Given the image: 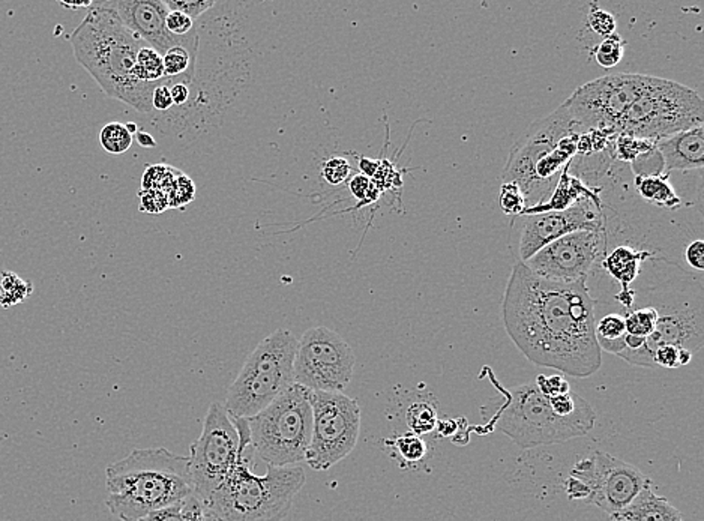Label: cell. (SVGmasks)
<instances>
[{"instance_id":"6da1fadb","label":"cell","mask_w":704,"mask_h":521,"mask_svg":"<svg viewBox=\"0 0 704 521\" xmlns=\"http://www.w3.org/2000/svg\"><path fill=\"white\" fill-rule=\"evenodd\" d=\"M503 323L535 365L589 377L603 365L595 337V301L584 281L562 283L512 266L503 294Z\"/></svg>"},{"instance_id":"7a4b0ae2","label":"cell","mask_w":704,"mask_h":521,"mask_svg":"<svg viewBox=\"0 0 704 521\" xmlns=\"http://www.w3.org/2000/svg\"><path fill=\"white\" fill-rule=\"evenodd\" d=\"M635 301L658 313L653 331L639 351L622 352L619 358L637 367L655 368L653 353L674 346L696 355L704 344V298L700 274H690L667 257L649 259L631 285Z\"/></svg>"},{"instance_id":"3957f363","label":"cell","mask_w":704,"mask_h":521,"mask_svg":"<svg viewBox=\"0 0 704 521\" xmlns=\"http://www.w3.org/2000/svg\"><path fill=\"white\" fill-rule=\"evenodd\" d=\"M70 41L75 59L107 97L153 113V91L161 83L143 84L134 77L137 53L146 43L123 24L109 2H95Z\"/></svg>"},{"instance_id":"277c9868","label":"cell","mask_w":704,"mask_h":521,"mask_svg":"<svg viewBox=\"0 0 704 521\" xmlns=\"http://www.w3.org/2000/svg\"><path fill=\"white\" fill-rule=\"evenodd\" d=\"M105 505L121 521H139L194 495L188 457L166 448L134 449L105 469Z\"/></svg>"},{"instance_id":"5b68a950","label":"cell","mask_w":704,"mask_h":521,"mask_svg":"<svg viewBox=\"0 0 704 521\" xmlns=\"http://www.w3.org/2000/svg\"><path fill=\"white\" fill-rule=\"evenodd\" d=\"M305 479L298 466H267L263 475H254L250 460L244 456L206 505L221 521H283Z\"/></svg>"},{"instance_id":"8992f818","label":"cell","mask_w":704,"mask_h":521,"mask_svg":"<svg viewBox=\"0 0 704 521\" xmlns=\"http://www.w3.org/2000/svg\"><path fill=\"white\" fill-rule=\"evenodd\" d=\"M298 338L278 328L258 343L228 388L224 409L233 418L256 417L294 383Z\"/></svg>"},{"instance_id":"52a82bcc","label":"cell","mask_w":704,"mask_h":521,"mask_svg":"<svg viewBox=\"0 0 704 521\" xmlns=\"http://www.w3.org/2000/svg\"><path fill=\"white\" fill-rule=\"evenodd\" d=\"M505 394L506 404L496 415L495 424L525 449L583 438L595 427L592 406L575 417L560 418L535 381L505 391Z\"/></svg>"},{"instance_id":"ba28073f","label":"cell","mask_w":704,"mask_h":521,"mask_svg":"<svg viewBox=\"0 0 704 521\" xmlns=\"http://www.w3.org/2000/svg\"><path fill=\"white\" fill-rule=\"evenodd\" d=\"M251 447L272 468L305 461L313 434L310 391L294 383L266 409L248 420Z\"/></svg>"},{"instance_id":"9c48e42d","label":"cell","mask_w":704,"mask_h":521,"mask_svg":"<svg viewBox=\"0 0 704 521\" xmlns=\"http://www.w3.org/2000/svg\"><path fill=\"white\" fill-rule=\"evenodd\" d=\"M704 102L685 84L653 77L648 91L626 110L617 136L660 141L692 128L703 127Z\"/></svg>"},{"instance_id":"30bf717a","label":"cell","mask_w":704,"mask_h":521,"mask_svg":"<svg viewBox=\"0 0 704 521\" xmlns=\"http://www.w3.org/2000/svg\"><path fill=\"white\" fill-rule=\"evenodd\" d=\"M310 401L313 434L305 463L313 470L324 472L344 460L356 448L362 415L358 400L344 392L310 391Z\"/></svg>"},{"instance_id":"8fae6325","label":"cell","mask_w":704,"mask_h":521,"mask_svg":"<svg viewBox=\"0 0 704 521\" xmlns=\"http://www.w3.org/2000/svg\"><path fill=\"white\" fill-rule=\"evenodd\" d=\"M189 451L194 495L207 502L246 451L241 447L239 433L223 403L210 404L200 438L191 445Z\"/></svg>"},{"instance_id":"7c38bea8","label":"cell","mask_w":704,"mask_h":521,"mask_svg":"<svg viewBox=\"0 0 704 521\" xmlns=\"http://www.w3.org/2000/svg\"><path fill=\"white\" fill-rule=\"evenodd\" d=\"M354 364L353 349L340 333L314 326L298 340L294 383L317 392H344L353 379Z\"/></svg>"},{"instance_id":"4fadbf2b","label":"cell","mask_w":704,"mask_h":521,"mask_svg":"<svg viewBox=\"0 0 704 521\" xmlns=\"http://www.w3.org/2000/svg\"><path fill=\"white\" fill-rule=\"evenodd\" d=\"M652 82V75L646 74L603 75L580 86L562 105L582 131L605 128L616 132L622 116Z\"/></svg>"},{"instance_id":"5bb4252c","label":"cell","mask_w":704,"mask_h":521,"mask_svg":"<svg viewBox=\"0 0 704 521\" xmlns=\"http://www.w3.org/2000/svg\"><path fill=\"white\" fill-rule=\"evenodd\" d=\"M605 202L601 198H582L574 207L557 212L520 215L512 218L511 228L518 230L516 263H525L550 242L578 230H603Z\"/></svg>"},{"instance_id":"9a60e30c","label":"cell","mask_w":704,"mask_h":521,"mask_svg":"<svg viewBox=\"0 0 704 521\" xmlns=\"http://www.w3.org/2000/svg\"><path fill=\"white\" fill-rule=\"evenodd\" d=\"M569 477L589 488L586 504L603 509L610 518L625 509L649 479L639 468L603 451L583 457L571 469Z\"/></svg>"},{"instance_id":"2e32d148","label":"cell","mask_w":704,"mask_h":521,"mask_svg":"<svg viewBox=\"0 0 704 521\" xmlns=\"http://www.w3.org/2000/svg\"><path fill=\"white\" fill-rule=\"evenodd\" d=\"M605 251L607 236L603 228L578 230L550 242L523 265L548 280L586 283L600 266Z\"/></svg>"},{"instance_id":"e0dca14e","label":"cell","mask_w":704,"mask_h":521,"mask_svg":"<svg viewBox=\"0 0 704 521\" xmlns=\"http://www.w3.org/2000/svg\"><path fill=\"white\" fill-rule=\"evenodd\" d=\"M573 132H583L574 123L564 105H559L547 118L538 119L526 130L525 134L512 146L506 166L503 170V182L518 185L525 196L529 188L535 166L541 158L550 154L564 137ZM502 182V184H503Z\"/></svg>"},{"instance_id":"ac0fdd59","label":"cell","mask_w":704,"mask_h":521,"mask_svg":"<svg viewBox=\"0 0 704 521\" xmlns=\"http://www.w3.org/2000/svg\"><path fill=\"white\" fill-rule=\"evenodd\" d=\"M109 5L130 31L140 36L146 44L157 50L161 56L175 45L191 44L198 40L196 31L184 38L169 34L166 27L169 8L164 0H118L109 2Z\"/></svg>"},{"instance_id":"d6986e66","label":"cell","mask_w":704,"mask_h":521,"mask_svg":"<svg viewBox=\"0 0 704 521\" xmlns=\"http://www.w3.org/2000/svg\"><path fill=\"white\" fill-rule=\"evenodd\" d=\"M656 150L662 157L664 171L703 170L704 130L692 128L656 141Z\"/></svg>"},{"instance_id":"ffe728a7","label":"cell","mask_w":704,"mask_h":521,"mask_svg":"<svg viewBox=\"0 0 704 521\" xmlns=\"http://www.w3.org/2000/svg\"><path fill=\"white\" fill-rule=\"evenodd\" d=\"M612 520L617 521H683V516L669 499L660 496L649 478L637 497Z\"/></svg>"},{"instance_id":"44dd1931","label":"cell","mask_w":704,"mask_h":521,"mask_svg":"<svg viewBox=\"0 0 704 521\" xmlns=\"http://www.w3.org/2000/svg\"><path fill=\"white\" fill-rule=\"evenodd\" d=\"M634 188L648 205L670 210H678L682 207V198H679L670 182L669 173L634 178Z\"/></svg>"},{"instance_id":"7402d4cb","label":"cell","mask_w":704,"mask_h":521,"mask_svg":"<svg viewBox=\"0 0 704 521\" xmlns=\"http://www.w3.org/2000/svg\"><path fill=\"white\" fill-rule=\"evenodd\" d=\"M439 418V401L429 392H416L410 403L407 404L404 420L407 429L416 436H425L436 431Z\"/></svg>"},{"instance_id":"603a6c76","label":"cell","mask_w":704,"mask_h":521,"mask_svg":"<svg viewBox=\"0 0 704 521\" xmlns=\"http://www.w3.org/2000/svg\"><path fill=\"white\" fill-rule=\"evenodd\" d=\"M383 443L402 469H416L429 457V443L410 431L386 439Z\"/></svg>"},{"instance_id":"cb8c5ba5","label":"cell","mask_w":704,"mask_h":521,"mask_svg":"<svg viewBox=\"0 0 704 521\" xmlns=\"http://www.w3.org/2000/svg\"><path fill=\"white\" fill-rule=\"evenodd\" d=\"M595 337L601 352L619 355L625 351L626 326L622 312H607L595 319Z\"/></svg>"},{"instance_id":"d4e9b609","label":"cell","mask_w":704,"mask_h":521,"mask_svg":"<svg viewBox=\"0 0 704 521\" xmlns=\"http://www.w3.org/2000/svg\"><path fill=\"white\" fill-rule=\"evenodd\" d=\"M139 521H221L206 502L193 495L178 504L159 509Z\"/></svg>"},{"instance_id":"484cf974","label":"cell","mask_w":704,"mask_h":521,"mask_svg":"<svg viewBox=\"0 0 704 521\" xmlns=\"http://www.w3.org/2000/svg\"><path fill=\"white\" fill-rule=\"evenodd\" d=\"M134 77L143 84H159L167 82L162 56L146 44L137 53Z\"/></svg>"},{"instance_id":"4316f807","label":"cell","mask_w":704,"mask_h":521,"mask_svg":"<svg viewBox=\"0 0 704 521\" xmlns=\"http://www.w3.org/2000/svg\"><path fill=\"white\" fill-rule=\"evenodd\" d=\"M34 285L14 272L0 269V307L8 308L22 304L31 296Z\"/></svg>"},{"instance_id":"83f0119b","label":"cell","mask_w":704,"mask_h":521,"mask_svg":"<svg viewBox=\"0 0 704 521\" xmlns=\"http://www.w3.org/2000/svg\"><path fill=\"white\" fill-rule=\"evenodd\" d=\"M100 143L105 152L122 155L132 146V136L125 123L110 122L100 131Z\"/></svg>"},{"instance_id":"f1b7e54d","label":"cell","mask_w":704,"mask_h":521,"mask_svg":"<svg viewBox=\"0 0 704 521\" xmlns=\"http://www.w3.org/2000/svg\"><path fill=\"white\" fill-rule=\"evenodd\" d=\"M655 148V141L643 140V139H637V137L621 134V136L616 137L612 152H614V159L616 161L621 162V164H631L637 158L641 157L646 152H651Z\"/></svg>"},{"instance_id":"f546056e","label":"cell","mask_w":704,"mask_h":521,"mask_svg":"<svg viewBox=\"0 0 704 521\" xmlns=\"http://www.w3.org/2000/svg\"><path fill=\"white\" fill-rule=\"evenodd\" d=\"M623 52H625V41L622 40V36L616 32L614 35L603 38L600 44L595 45L592 50V56L598 65L610 70L621 63Z\"/></svg>"},{"instance_id":"4dcf8cb0","label":"cell","mask_w":704,"mask_h":521,"mask_svg":"<svg viewBox=\"0 0 704 521\" xmlns=\"http://www.w3.org/2000/svg\"><path fill=\"white\" fill-rule=\"evenodd\" d=\"M499 207L503 214L506 217L516 218L525 212L526 205L525 196L521 193L520 187L512 182H503L500 187Z\"/></svg>"},{"instance_id":"1f68e13d","label":"cell","mask_w":704,"mask_h":521,"mask_svg":"<svg viewBox=\"0 0 704 521\" xmlns=\"http://www.w3.org/2000/svg\"><path fill=\"white\" fill-rule=\"evenodd\" d=\"M587 27L591 29L595 35L601 36V38H608V36L614 35L616 34L617 23L616 18L607 9L600 8L595 4L591 5V9L586 14Z\"/></svg>"},{"instance_id":"d6a6232c","label":"cell","mask_w":704,"mask_h":521,"mask_svg":"<svg viewBox=\"0 0 704 521\" xmlns=\"http://www.w3.org/2000/svg\"><path fill=\"white\" fill-rule=\"evenodd\" d=\"M691 352L683 351L679 347L674 346H661L656 349L653 353V364L655 367L669 368V370H674V368H680L683 365H688L692 361Z\"/></svg>"},{"instance_id":"836d02e7","label":"cell","mask_w":704,"mask_h":521,"mask_svg":"<svg viewBox=\"0 0 704 521\" xmlns=\"http://www.w3.org/2000/svg\"><path fill=\"white\" fill-rule=\"evenodd\" d=\"M164 4L169 11L185 14L189 18H193L194 22L218 5L214 0L209 2L207 0H164Z\"/></svg>"},{"instance_id":"e575fe53","label":"cell","mask_w":704,"mask_h":521,"mask_svg":"<svg viewBox=\"0 0 704 521\" xmlns=\"http://www.w3.org/2000/svg\"><path fill=\"white\" fill-rule=\"evenodd\" d=\"M352 173V167L346 158L333 157L326 159L322 176L329 185H342L349 179Z\"/></svg>"},{"instance_id":"d590c367","label":"cell","mask_w":704,"mask_h":521,"mask_svg":"<svg viewBox=\"0 0 704 521\" xmlns=\"http://www.w3.org/2000/svg\"><path fill=\"white\" fill-rule=\"evenodd\" d=\"M535 383L538 385L539 391L543 392L547 399H553V397H559V395L568 394L571 392V385L566 381V377L562 374H553V376H538V379L535 381Z\"/></svg>"},{"instance_id":"8d00e7d4","label":"cell","mask_w":704,"mask_h":521,"mask_svg":"<svg viewBox=\"0 0 704 521\" xmlns=\"http://www.w3.org/2000/svg\"><path fill=\"white\" fill-rule=\"evenodd\" d=\"M166 27L169 34L173 36H188L196 31V22L193 18H189L185 14L178 13V11H169L166 17Z\"/></svg>"},{"instance_id":"74e56055","label":"cell","mask_w":704,"mask_h":521,"mask_svg":"<svg viewBox=\"0 0 704 521\" xmlns=\"http://www.w3.org/2000/svg\"><path fill=\"white\" fill-rule=\"evenodd\" d=\"M170 93L173 109H188L193 101V83L185 80L171 82Z\"/></svg>"},{"instance_id":"f35d334b","label":"cell","mask_w":704,"mask_h":521,"mask_svg":"<svg viewBox=\"0 0 704 521\" xmlns=\"http://www.w3.org/2000/svg\"><path fill=\"white\" fill-rule=\"evenodd\" d=\"M683 259L687 262L688 266L691 267L692 271H697L699 274L703 272L704 269V241L701 237L692 239L688 242L683 250Z\"/></svg>"},{"instance_id":"ab89813d","label":"cell","mask_w":704,"mask_h":521,"mask_svg":"<svg viewBox=\"0 0 704 521\" xmlns=\"http://www.w3.org/2000/svg\"><path fill=\"white\" fill-rule=\"evenodd\" d=\"M170 80L166 83H161L155 88L152 95V109L153 113H170L173 109V101H171L170 93Z\"/></svg>"},{"instance_id":"60d3db41","label":"cell","mask_w":704,"mask_h":521,"mask_svg":"<svg viewBox=\"0 0 704 521\" xmlns=\"http://www.w3.org/2000/svg\"><path fill=\"white\" fill-rule=\"evenodd\" d=\"M371 188L372 184L367 176L356 175L351 180V191L353 193L354 198H359V200L368 198V194H370V189Z\"/></svg>"},{"instance_id":"b9f144b4","label":"cell","mask_w":704,"mask_h":521,"mask_svg":"<svg viewBox=\"0 0 704 521\" xmlns=\"http://www.w3.org/2000/svg\"><path fill=\"white\" fill-rule=\"evenodd\" d=\"M459 420H439L436 431H438L440 436H443V438H452V436L458 431Z\"/></svg>"},{"instance_id":"7bdbcfd3","label":"cell","mask_w":704,"mask_h":521,"mask_svg":"<svg viewBox=\"0 0 704 521\" xmlns=\"http://www.w3.org/2000/svg\"><path fill=\"white\" fill-rule=\"evenodd\" d=\"M136 136L139 145L143 146V148H155L157 146V141H155V139H153L152 134H149V132H137Z\"/></svg>"},{"instance_id":"ee69618b","label":"cell","mask_w":704,"mask_h":521,"mask_svg":"<svg viewBox=\"0 0 704 521\" xmlns=\"http://www.w3.org/2000/svg\"><path fill=\"white\" fill-rule=\"evenodd\" d=\"M62 6H65V8L70 9H79V8H92L93 2H83V4H65V2H61Z\"/></svg>"},{"instance_id":"f6af8a7d","label":"cell","mask_w":704,"mask_h":521,"mask_svg":"<svg viewBox=\"0 0 704 521\" xmlns=\"http://www.w3.org/2000/svg\"><path fill=\"white\" fill-rule=\"evenodd\" d=\"M125 127H127L128 131H130V134L131 136H134V134H137V125L136 123H125Z\"/></svg>"}]
</instances>
